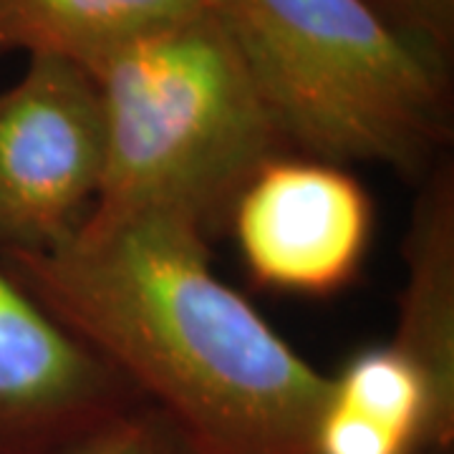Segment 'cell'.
Returning a JSON list of instances; mask_svg holds the SVG:
<instances>
[{
	"instance_id": "277c9868",
	"label": "cell",
	"mask_w": 454,
	"mask_h": 454,
	"mask_svg": "<svg viewBox=\"0 0 454 454\" xmlns=\"http://www.w3.org/2000/svg\"><path fill=\"white\" fill-rule=\"evenodd\" d=\"M104 112L83 66L31 56L0 91V255L66 245L97 205Z\"/></svg>"
},
{
	"instance_id": "6da1fadb",
	"label": "cell",
	"mask_w": 454,
	"mask_h": 454,
	"mask_svg": "<svg viewBox=\"0 0 454 454\" xmlns=\"http://www.w3.org/2000/svg\"><path fill=\"white\" fill-rule=\"evenodd\" d=\"M207 243L187 217L145 212L0 265L202 454H313L328 376L215 276Z\"/></svg>"
},
{
	"instance_id": "8fae6325",
	"label": "cell",
	"mask_w": 454,
	"mask_h": 454,
	"mask_svg": "<svg viewBox=\"0 0 454 454\" xmlns=\"http://www.w3.org/2000/svg\"><path fill=\"white\" fill-rule=\"evenodd\" d=\"M409 49L439 71L452 74L454 0H364Z\"/></svg>"
},
{
	"instance_id": "5b68a950",
	"label": "cell",
	"mask_w": 454,
	"mask_h": 454,
	"mask_svg": "<svg viewBox=\"0 0 454 454\" xmlns=\"http://www.w3.org/2000/svg\"><path fill=\"white\" fill-rule=\"evenodd\" d=\"M232 230L253 286L333 295L358 276L373 232V202L343 164L280 154L232 200Z\"/></svg>"
},
{
	"instance_id": "30bf717a",
	"label": "cell",
	"mask_w": 454,
	"mask_h": 454,
	"mask_svg": "<svg viewBox=\"0 0 454 454\" xmlns=\"http://www.w3.org/2000/svg\"><path fill=\"white\" fill-rule=\"evenodd\" d=\"M64 454H202L162 406L137 399L89 429Z\"/></svg>"
},
{
	"instance_id": "7c38bea8",
	"label": "cell",
	"mask_w": 454,
	"mask_h": 454,
	"mask_svg": "<svg viewBox=\"0 0 454 454\" xmlns=\"http://www.w3.org/2000/svg\"><path fill=\"white\" fill-rule=\"evenodd\" d=\"M434 454H454V452H434Z\"/></svg>"
},
{
	"instance_id": "3957f363",
	"label": "cell",
	"mask_w": 454,
	"mask_h": 454,
	"mask_svg": "<svg viewBox=\"0 0 454 454\" xmlns=\"http://www.w3.org/2000/svg\"><path fill=\"white\" fill-rule=\"evenodd\" d=\"M295 154L419 179L452 139V74L364 0H207Z\"/></svg>"
},
{
	"instance_id": "ba28073f",
	"label": "cell",
	"mask_w": 454,
	"mask_h": 454,
	"mask_svg": "<svg viewBox=\"0 0 454 454\" xmlns=\"http://www.w3.org/2000/svg\"><path fill=\"white\" fill-rule=\"evenodd\" d=\"M404 288L389 343L454 394V164L442 157L422 179L404 238Z\"/></svg>"
},
{
	"instance_id": "52a82bcc",
	"label": "cell",
	"mask_w": 454,
	"mask_h": 454,
	"mask_svg": "<svg viewBox=\"0 0 454 454\" xmlns=\"http://www.w3.org/2000/svg\"><path fill=\"white\" fill-rule=\"evenodd\" d=\"M434 452H454V394L402 348H361L328 376L313 454Z\"/></svg>"
},
{
	"instance_id": "8992f818",
	"label": "cell",
	"mask_w": 454,
	"mask_h": 454,
	"mask_svg": "<svg viewBox=\"0 0 454 454\" xmlns=\"http://www.w3.org/2000/svg\"><path fill=\"white\" fill-rule=\"evenodd\" d=\"M137 399L0 265V454H64Z\"/></svg>"
},
{
	"instance_id": "9c48e42d",
	"label": "cell",
	"mask_w": 454,
	"mask_h": 454,
	"mask_svg": "<svg viewBox=\"0 0 454 454\" xmlns=\"http://www.w3.org/2000/svg\"><path fill=\"white\" fill-rule=\"evenodd\" d=\"M207 0H0V56H56L91 68L119 43Z\"/></svg>"
},
{
	"instance_id": "7a4b0ae2",
	"label": "cell",
	"mask_w": 454,
	"mask_h": 454,
	"mask_svg": "<svg viewBox=\"0 0 454 454\" xmlns=\"http://www.w3.org/2000/svg\"><path fill=\"white\" fill-rule=\"evenodd\" d=\"M106 160L83 225L167 212L207 238L262 164L295 154L210 5L119 43L91 68Z\"/></svg>"
}]
</instances>
